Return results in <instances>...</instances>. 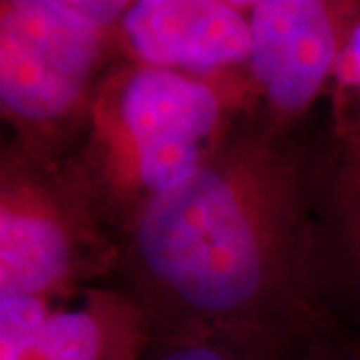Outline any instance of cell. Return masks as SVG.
Returning a JSON list of instances; mask_svg holds the SVG:
<instances>
[{
  "mask_svg": "<svg viewBox=\"0 0 360 360\" xmlns=\"http://www.w3.org/2000/svg\"><path fill=\"white\" fill-rule=\"evenodd\" d=\"M118 51L132 65L196 77L240 72L252 51L248 2H130L118 30Z\"/></svg>",
  "mask_w": 360,
  "mask_h": 360,
  "instance_id": "cell-6",
  "label": "cell"
},
{
  "mask_svg": "<svg viewBox=\"0 0 360 360\" xmlns=\"http://www.w3.org/2000/svg\"><path fill=\"white\" fill-rule=\"evenodd\" d=\"M316 134L250 104L186 180L120 236L116 276L155 340L222 335L292 347L338 328L310 295V176Z\"/></svg>",
  "mask_w": 360,
  "mask_h": 360,
  "instance_id": "cell-1",
  "label": "cell"
},
{
  "mask_svg": "<svg viewBox=\"0 0 360 360\" xmlns=\"http://www.w3.org/2000/svg\"><path fill=\"white\" fill-rule=\"evenodd\" d=\"M155 342L146 312L118 284H90L52 309L25 360H141Z\"/></svg>",
  "mask_w": 360,
  "mask_h": 360,
  "instance_id": "cell-8",
  "label": "cell"
},
{
  "mask_svg": "<svg viewBox=\"0 0 360 360\" xmlns=\"http://www.w3.org/2000/svg\"><path fill=\"white\" fill-rule=\"evenodd\" d=\"M52 312L39 296H0V360H25Z\"/></svg>",
  "mask_w": 360,
  "mask_h": 360,
  "instance_id": "cell-11",
  "label": "cell"
},
{
  "mask_svg": "<svg viewBox=\"0 0 360 360\" xmlns=\"http://www.w3.org/2000/svg\"><path fill=\"white\" fill-rule=\"evenodd\" d=\"M326 98L328 122L324 130L360 156V20L348 34Z\"/></svg>",
  "mask_w": 360,
  "mask_h": 360,
  "instance_id": "cell-9",
  "label": "cell"
},
{
  "mask_svg": "<svg viewBox=\"0 0 360 360\" xmlns=\"http://www.w3.org/2000/svg\"><path fill=\"white\" fill-rule=\"evenodd\" d=\"M248 20L252 104L283 127H302L330 90L348 34L360 20V0H255Z\"/></svg>",
  "mask_w": 360,
  "mask_h": 360,
  "instance_id": "cell-5",
  "label": "cell"
},
{
  "mask_svg": "<svg viewBox=\"0 0 360 360\" xmlns=\"http://www.w3.org/2000/svg\"><path fill=\"white\" fill-rule=\"evenodd\" d=\"M309 281L314 307L360 330V156L322 130L310 176Z\"/></svg>",
  "mask_w": 360,
  "mask_h": 360,
  "instance_id": "cell-7",
  "label": "cell"
},
{
  "mask_svg": "<svg viewBox=\"0 0 360 360\" xmlns=\"http://www.w3.org/2000/svg\"><path fill=\"white\" fill-rule=\"evenodd\" d=\"M252 101L246 70L196 77L120 60L96 90L66 167L120 243L144 206L219 148Z\"/></svg>",
  "mask_w": 360,
  "mask_h": 360,
  "instance_id": "cell-2",
  "label": "cell"
},
{
  "mask_svg": "<svg viewBox=\"0 0 360 360\" xmlns=\"http://www.w3.org/2000/svg\"><path fill=\"white\" fill-rule=\"evenodd\" d=\"M288 348L290 347H264L231 336L208 335L155 340L141 360H274Z\"/></svg>",
  "mask_w": 360,
  "mask_h": 360,
  "instance_id": "cell-10",
  "label": "cell"
},
{
  "mask_svg": "<svg viewBox=\"0 0 360 360\" xmlns=\"http://www.w3.org/2000/svg\"><path fill=\"white\" fill-rule=\"evenodd\" d=\"M124 0H2L0 110L14 141L66 156L122 56Z\"/></svg>",
  "mask_w": 360,
  "mask_h": 360,
  "instance_id": "cell-3",
  "label": "cell"
},
{
  "mask_svg": "<svg viewBox=\"0 0 360 360\" xmlns=\"http://www.w3.org/2000/svg\"><path fill=\"white\" fill-rule=\"evenodd\" d=\"M120 243L65 156L8 141L0 155V296L78 295L116 274Z\"/></svg>",
  "mask_w": 360,
  "mask_h": 360,
  "instance_id": "cell-4",
  "label": "cell"
},
{
  "mask_svg": "<svg viewBox=\"0 0 360 360\" xmlns=\"http://www.w3.org/2000/svg\"><path fill=\"white\" fill-rule=\"evenodd\" d=\"M292 360H360V336L347 328H330L296 345Z\"/></svg>",
  "mask_w": 360,
  "mask_h": 360,
  "instance_id": "cell-12",
  "label": "cell"
}]
</instances>
